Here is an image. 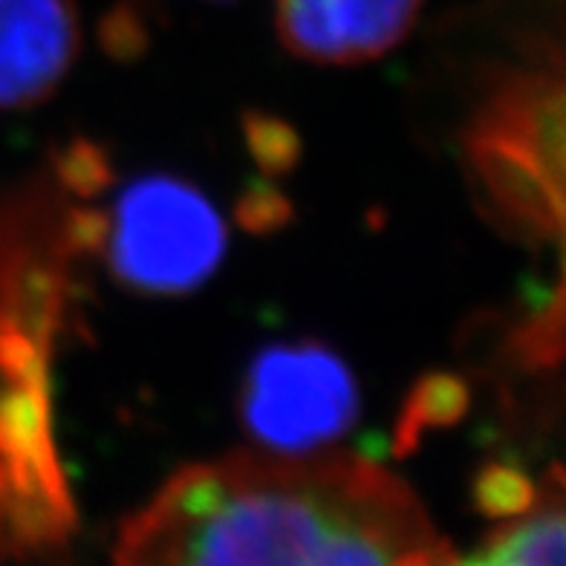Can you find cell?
<instances>
[{
  "label": "cell",
  "instance_id": "1",
  "mask_svg": "<svg viewBox=\"0 0 566 566\" xmlns=\"http://www.w3.org/2000/svg\"><path fill=\"white\" fill-rule=\"evenodd\" d=\"M424 506L361 457L238 454L177 471L113 566H451Z\"/></svg>",
  "mask_w": 566,
  "mask_h": 566
},
{
  "label": "cell",
  "instance_id": "2",
  "mask_svg": "<svg viewBox=\"0 0 566 566\" xmlns=\"http://www.w3.org/2000/svg\"><path fill=\"white\" fill-rule=\"evenodd\" d=\"M111 275L145 295H182L214 275L226 252L220 211L191 182L142 177L105 217L84 223Z\"/></svg>",
  "mask_w": 566,
  "mask_h": 566
},
{
  "label": "cell",
  "instance_id": "3",
  "mask_svg": "<svg viewBox=\"0 0 566 566\" xmlns=\"http://www.w3.org/2000/svg\"><path fill=\"white\" fill-rule=\"evenodd\" d=\"M469 154L506 223L546 238L560 229V78L530 73L494 90Z\"/></svg>",
  "mask_w": 566,
  "mask_h": 566
},
{
  "label": "cell",
  "instance_id": "4",
  "mask_svg": "<svg viewBox=\"0 0 566 566\" xmlns=\"http://www.w3.org/2000/svg\"><path fill=\"white\" fill-rule=\"evenodd\" d=\"M240 417L269 454H313L356 422V379L324 344H272L243 376Z\"/></svg>",
  "mask_w": 566,
  "mask_h": 566
},
{
  "label": "cell",
  "instance_id": "5",
  "mask_svg": "<svg viewBox=\"0 0 566 566\" xmlns=\"http://www.w3.org/2000/svg\"><path fill=\"white\" fill-rule=\"evenodd\" d=\"M424 0H275L281 44L295 59L353 67L390 53L417 23Z\"/></svg>",
  "mask_w": 566,
  "mask_h": 566
},
{
  "label": "cell",
  "instance_id": "6",
  "mask_svg": "<svg viewBox=\"0 0 566 566\" xmlns=\"http://www.w3.org/2000/svg\"><path fill=\"white\" fill-rule=\"evenodd\" d=\"M78 50L75 0H0V111H27L53 96Z\"/></svg>",
  "mask_w": 566,
  "mask_h": 566
},
{
  "label": "cell",
  "instance_id": "7",
  "mask_svg": "<svg viewBox=\"0 0 566 566\" xmlns=\"http://www.w3.org/2000/svg\"><path fill=\"white\" fill-rule=\"evenodd\" d=\"M478 560L483 566H564V492L558 471L526 512L497 523Z\"/></svg>",
  "mask_w": 566,
  "mask_h": 566
},
{
  "label": "cell",
  "instance_id": "8",
  "mask_svg": "<svg viewBox=\"0 0 566 566\" xmlns=\"http://www.w3.org/2000/svg\"><path fill=\"white\" fill-rule=\"evenodd\" d=\"M544 489V485H541ZM537 485L530 483V478H523L517 469L509 465H492L485 469L478 480V506L494 521H509L514 514L526 512L541 494Z\"/></svg>",
  "mask_w": 566,
  "mask_h": 566
},
{
  "label": "cell",
  "instance_id": "9",
  "mask_svg": "<svg viewBox=\"0 0 566 566\" xmlns=\"http://www.w3.org/2000/svg\"><path fill=\"white\" fill-rule=\"evenodd\" d=\"M451 566H483V564H480L478 558H471V560H460V558H457Z\"/></svg>",
  "mask_w": 566,
  "mask_h": 566
},
{
  "label": "cell",
  "instance_id": "10",
  "mask_svg": "<svg viewBox=\"0 0 566 566\" xmlns=\"http://www.w3.org/2000/svg\"><path fill=\"white\" fill-rule=\"evenodd\" d=\"M217 3H226V0H217Z\"/></svg>",
  "mask_w": 566,
  "mask_h": 566
}]
</instances>
